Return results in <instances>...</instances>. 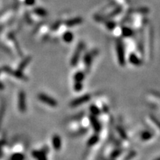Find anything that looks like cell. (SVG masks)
I'll return each mask as SVG.
<instances>
[{
	"label": "cell",
	"mask_w": 160,
	"mask_h": 160,
	"mask_svg": "<svg viewBox=\"0 0 160 160\" xmlns=\"http://www.w3.org/2000/svg\"><path fill=\"white\" fill-rule=\"evenodd\" d=\"M117 54L119 64L121 66H124L125 65V54H124V45L121 41H118L117 43Z\"/></svg>",
	"instance_id": "6da1fadb"
},
{
	"label": "cell",
	"mask_w": 160,
	"mask_h": 160,
	"mask_svg": "<svg viewBox=\"0 0 160 160\" xmlns=\"http://www.w3.org/2000/svg\"><path fill=\"white\" fill-rule=\"evenodd\" d=\"M37 97H38L39 100L40 102H43L45 105H49L52 107H56L58 105V102H57V101L55 99L52 98V97H49V96L47 95V94H43V93L39 94Z\"/></svg>",
	"instance_id": "7a4b0ae2"
},
{
	"label": "cell",
	"mask_w": 160,
	"mask_h": 160,
	"mask_svg": "<svg viewBox=\"0 0 160 160\" xmlns=\"http://www.w3.org/2000/svg\"><path fill=\"white\" fill-rule=\"evenodd\" d=\"M90 99H91V95H90V94H85V95L82 96V97H79V98L73 99L72 102H70V107H78V106L87 103V102H89V101L90 100Z\"/></svg>",
	"instance_id": "3957f363"
},
{
	"label": "cell",
	"mask_w": 160,
	"mask_h": 160,
	"mask_svg": "<svg viewBox=\"0 0 160 160\" xmlns=\"http://www.w3.org/2000/svg\"><path fill=\"white\" fill-rule=\"evenodd\" d=\"M83 49H84V44L82 43L79 44V45L77 46V50H76L75 52H74V54L73 56V57H72L71 61H70V65H71V66L75 67L76 65H77V63L79 62V60H80L81 53H82Z\"/></svg>",
	"instance_id": "277c9868"
},
{
	"label": "cell",
	"mask_w": 160,
	"mask_h": 160,
	"mask_svg": "<svg viewBox=\"0 0 160 160\" xmlns=\"http://www.w3.org/2000/svg\"><path fill=\"white\" fill-rule=\"evenodd\" d=\"M89 118H90L89 120H90V124H91L94 132H95L96 134H98V133L100 132L101 130H102V126H101L100 122H99L97 117H95V116L90 115Z\"/></svg>",
	"instance_id": "5b68a950"
},
{
	"label": "cell",
	"mask_w": 160,
	"mask_h": 160,
	"mask_svg": "<svg viewBox=\"0 0 160 160\" xmlns=\"http://www.w3.org/2000/svg\"><path fill=\"white\" fill-rule=\"evenodd\" d=\"M97 51V50H94V51L90 52V53H87L84 56V63L85 65V69L86 70H89L91 66V64L93 62V58L94 56V53Z\"/></svg>",
	"instance_id": "8992f818"
},
{
	"label": "cell",
	"mask_w": 160,
	"mask_h": 160,
	"mask_svg": "<svg viewBox=\"0 0 160 160\" xmlns=\"http://www.w3.org/2000/svg\"><path fill=\"white\" fill-rule=\"evenodd\" d=\"M51 142H52V146L54 148L55 151H60L62 148V139L60 136L55 134L52 136L51 139Z\"/></svg>",
	"instance_id": "52a82bcc"
},
{
	"label": "cell",
	"mask_w": 160,
	"mask_h": 160,
	"mask_svg": "<svg viewBox=\"0 0 160 160\" xmlns=\"http://www.w3.org/2000/svg\"><path fill=\"white\" fill-rule=\"evenodd\" d=\"M129 62L131 64H132L134 66H140L142 64V61L139 58L137 55H136L135 53H131V55L129 56L128 58Z\"/></svg>",
	"instance_id": "ba28073f"
},
{
	"label": "cell",
	"mask_w": 160,
	"mask_h": 160,
	"mask_svg": "<svg viewBox=\"0 0 160 160\" xmlns=\"http://www.w3.org/2000/svg\"><path fill=\"white\" fill-rule=\"evenodd\" d=\"M32 155L37 160H48L47 153H45L43 150H42V151H33L32 152Z\"/></svg>",
	"instance_id": "9c48e42d"
},
{
	"label": "cell",
	"mask_w": 160,
	"mask_h": 160,
	"mask_svg": "<svg viewBox=\"0 0 160 160\" xmlns=\"http://www.w3.org/2000/svg\"><path fill=\"white\" fill-rule=\"evenodd\" d=\"M19 110L22 112H25L26 111V102H25V93L21 92L19 94Z\"/></svg>",
	"instance_id": "30bf717a"
},
{
	"label": "cell",
	"mask_w": 160,
	"mask_h": 160,
	"mask_svg": "<svg viewBox=\"0 0 160 160\" xmlns=\"http://www.w3.org/2000/svg\"><path fill=\"white\" fill-rule=\"evenodd\" d=\"M85 72L82 71V70H79V71H77L73 76L74 82H82L84 80H85Z\"/></svg>",
	"instance_id": "8fae6325"
},
{
	"label": "cell",
	"mask_w": 160,
	"mask_h": 160,
	"mask_svg": "<svg viewBox=\"0 0 160 160\" xmlns=\"http://www.w3.org/2000/svg\"><path fill=\"white\" fill-rule=\"evenodd\" d=\"M99 141V137L98 136V134H94L90 136V138L88 139L87 142V145L89 146V147H92V146L95 145L97 142Z\"/></svg>",
	"instance_id": "7c38bea8"
},
{
	"label": "cell",
	"mask_w": 160,
	"mask_h": 160,
	"mask_svg": "<svg viewBox=\"0 0 160 160\" xmlns=\"http://www.w3.org/2000/svg\"><path fill=\"white\" fill-rule=\"evenodd\" d=\"M73 34L71 32H66L63 35V40L67 43H70L73 41Z\"/></svg>",
	"instance_id": "4fadbf2b"
},
{
	"label": "cell",
	"mask_w": 160,
	"mask_h": 160,
	"mask_svg": "<svg viewBox=\"0 0 160 160\" xmlns=\"http://www.w3.org/2000/svg\"><path fill=\"white\" fill-rule=\"evenodd\" d=\"M140 137L142 140L148 141L150 140V139L153 137V135L151 132H149V131H144V132H142V134H141Z\"/></svg>",
	"instance_id": "5bb4252c"
},
{
	"label": "cell",
	"mask_w": 160,
	"mask_h": 160,
	"mask_svg": "<svg viewBox=\"0 0 160 160\" xmlns=\"http://www.w3.org/2000/svg\"><path fill=\"white\" fill-rule=\"evenodd\" d=\"M90 111L91 113V115L95 116V117H97L100 114L101 111L99 109V107L97 106H96L95 105H91L90 106Z\"/></svg>",
	"instance_id": "9a60e30c"
},
{
	"label": "cell",
	"mask_w": 160,
	"mask_h": 160,
	"mask_svg": "<svg viewBox=\"0 0 160 160\" xmlns=\"http://www.w3.org/2000/svg\"><path fill=\"white\" fill-rule=\"evenodd\" d=\"M117 130L118 134H119V136H120L122 138V139H128L127 134H126V132L124 131V129L122 128V127H120V126H118V127L117 128Z\"/></svg>",
	"instance_id": "2e32d148"
},
{
	"label": "cell",
	"mask_w": 160,
	"mask_h": 160,
	"mask_svg": "<svg viewBox=\"0 0 160 160\" xmlns=\"http://www.w3.org/2000/svg\"><path fill=\"white\" fill-rule=\"evenodd\" d=\"M122 35L125 37H130L133 35L132 30L128 28H122Z\"/></svg>",
	"instance_id": "e0dca14e"
},
{
	"label": "cell",
	"mask_w": 160,
	"mask_h": 160,
	"mask_svg": "<svg viewBox=\"0 0 160 160\" xmlns=\"http://www.w3.org/2000/svg\"><path fill=\"white\" fill-rule=\"evenodd\" d=\"M82 87H83V84H82V82H74L73 89L76 92L81 91Z\"/></svg>",
	"instance_id": "ac0fdd59"
},
{
	"label": "cell",
	"mask_w": 160,
	"mask_h": 160,
	"mask_svg": "<svg viewBox=\"0 0 160 160\" xmlns=\"http://www.w3.org/2000/svg\"><path fill=\"white\" fill-rule=\"evenodd\" d=\"M136 155V151H130L128 154H127V156H126L124 158L123 160H131V159H132L133 158L135 157Z\"/></svg>",
	"instance_id": "d6986e66"
},
{
	"label": "cell",
	"mask_w": 160,
	"mask_h": 160,
	"mask_svg": "<svg viewBox=\"0 0 160 160\" xmlns=\"http://www.w3.org/2000/svg\"><path fill=\"white\" fill-rule=\"evenodd\" d=\"M122 151L121 149L115 150V151H113L112 154H111V158L115 159V158H117L119 156H120V155L122 154Z\"/></svg>",
	"instance_id": "ffe728a7"
},
{
	"label": "cell",
	"mask_w": 160,
	"mask_h": 160,
	"mask_svg": "<svg viewBox=\"0 0 160 160\" xmlns=\"http://www.w3.org/2000/svg\"><path fill=\"white\" fill-rule=\"evenodd\" d=\"M82 22V20L80 19H73L70 20L68 22V26H73V25H78L79 23H80Z\"/></svg>",
	"instance_id": "44dd1931"
},
{
	"label": "cell",
	"mask_w": 160,
	"mask_h": 160,
	"mask_svg": "<svg viewBox=\"0 0 160 160\" xmlns=\"http://www.w3.org/2000/svg\"><path fill=\"white\" fill-rule=\"evenodd\" d=\"M86 132H87V129L86 128H83V129L80 130V131H78L77 132L74 133V134H72V135L74 136H81V135H82V134H85Z\"/></svg>",
	"instance_id": "7402d4cb"
},
{
	"label": "cell",
	"mask_w": 160,
	"mask_h": 160,
	"mask_svg": "<svg viewBox=\"0 0 160 160\" xmlns=\"http://www.w3.org/2000/svg\"><path fill=\"white\" fill-rule=\"evenodd\" d=\"M24 156H23L22 154H16L15 155H13L12 159L13 160H23L24 159Z\"/></svg>",
	"instance_id": "603a6c76"
},
{
	"label": "cell",
	"mask_w": 160,
	"mask_h": 160,
	"mask_svg": "<svg viewBox=\"0 0 160 160\" xmlns=\"http://www.w3.org/2000/svg\"><path fill=\"white\" fill-rule=\"evenodd\" d=\"M30 62H31V58L26 59V60H25V61L21 64V65H20V69H21V70H22V69L25 68V67H26V65H28V64Z\"/></svg>",
	"instance_id": "cb8c5ba5"
},
{
	"label": "cell",
	"mask_w": 160,
	"mask_h": 160,
	"mask_svg": "<svg viewBox=\"0 0 160 160\" xmlns=\"http://www.w3.org/2000/svg\"><path fill=\"white\" fill-rule=\"evenodd\" d=\"M25 3H26L27 5H33L35 2V0H25Z\"/></svg>",
	"instance_id": "d4e9b609"
},
{
	"label": "cell",
	"mask_w": 160,
	"mask_h": 160,
	"mask_svg": "<svg viewBox=\"0 0 160 160\" xmlns=\"http://www.w3.org/2000/svg\"><path fill=\"white\" fill-rule=\"evenodd\" d=\"M36 13L37 14H39V15H45V12L43 11V10L42 9H39V10H36Z\"/></svg>",
	"instance_id": "484cf974"
},
{
	"label": "cell",
	"mask_w": 160,
	"mask_h": 160,
	"mask_svg": "<svg viewBox=\"0 0 160 160\" xmlns=\"http://www.w3.org/2000/svg\"><path fill=\"white\" fill-rule=\"evenodd\" d=\"M156 160H160V157H159V158H157V159H156Z\"/></svg>",
	"instance_id": "4316f807"
}]
</instances>
